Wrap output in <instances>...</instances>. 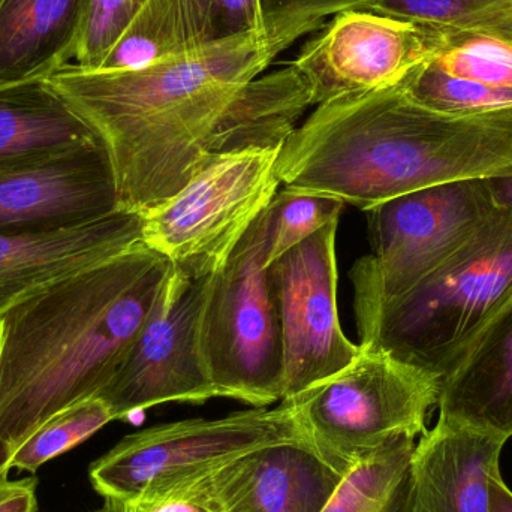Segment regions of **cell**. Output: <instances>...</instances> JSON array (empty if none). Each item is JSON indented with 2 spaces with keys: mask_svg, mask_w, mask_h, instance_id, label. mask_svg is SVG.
I'll use <instances>...</instances> for the list:
<instances>
[{
  "mask_svg": "<svg viewBox=\"0 0 512 512\" xmlns=\"http://www.w3.org/2000/svg\"><path fill=\"white\" fill-rule=\"evenodd\" d=\"M415 441L400 439L355 463L322 512H411L409 466Z\"/></svg>",
  "mask_w": 512,
  "mask_h": 512,
  "instance_id": "22",
  "label": "cell"
},
{
  "mask_svg": "<svg viewBox=\"0 0 512 512\" xmlns=\"http://www.w3.org/2000/svg\"><path fill=\"white\" fill-rule=\"evenodd\" d=\"M280 147L207 162L173 197L143 213L141 242L171 264L218 271L279 191Z\"/></svg>",
  "mask_w": 512,
  "mask_h": 512,
  "instance_id": "8",
  "label": "cell"
},
{
  "mask_svg": "<svg viewBox=\"0 0 512 512\" xmlns=\"http://www.w3.org/2000/svg\"><path fill=\"white\" fill-rule=\"evenodd\" d=\"M285 50L265 33L212 42L146 68L69 63L45 78L110 156L120 209L149 212L225 153L280 147L313 107Z\"/></svg>",
  "mask_w": 512,
  "mask_h": 512,
  "instance_id": "1",
  "label": "cell"
},
{
  "mask_svg": "<svg viewBox=\"0 0 512 512\" xmlns=\"http://www.w3.org/2000/svg\"><path fill=\"white\" fill-rule=\"evenodd\" d=\"M101 143L47 81L0 86V173L35 170Z\"/></svg>",
  "mask_w": 512,
  "mask_h": 512,
  "instance_id": "19",
  "label": "cell"
},
{
  "mask_svg": "<svg viewBox=\"0 0 512 512\" xmlns=\"http://www.w3.org/2000/svg\"><path fill=\"white\" fill-rule=\"evenodd\" d=\"M486 179L400 195L367 213L372 251L355 262V319L367 318L432 276L498 212Z\"/></svg>",
  "mask_w": 512,
  "mask_h": 512,
  "instance_id": "6",
  "label": "cell"
},
{
  "mask_svg": "<svg viewBox=\"0 0 512 512\" xmlns=\"http://www.w3.org/2000/svg\"><path fill=\"white\" fill-rule=\"evenodd\" d=\"M345 203L327 195L283 188L265 207V264L291 251L330 224L340 221Z\"/></svg>",
  "mask_w": 512,
  "mask_h": 512,
  "instance_id": "23",
  "label": "cell"
},
{
  "mask_svg": "<svg viewBox=\"0 0 512 512\" xmlns=\"http://www.w3.org/2000/svg\"><path fill=\"white\" fill-rule=\"evenodd\" d=\"M436 29L432 54L400 83L436 113L477 116L512 108V0Z\"/></svg>",
  "mask_w": 512,
  "mask_h": 512,
  "instance_id": "13",
  "label": "cell"
},
{
  "mask_svg": "<svg viewBox=\"0 0 512 512\" xmlns=\"http://www.w3.org/2000/svg\"><path fill=\"white\" fill-rule=\"evenodd\" d=\"M496 2L499 0H369L360 9L411 23L442 26Z\"/></svg>",
  "mask_w": 512,
  "mask_h": 512,
  "instance_id": "28",
  "label": "cell"
},
{
  "mask_svg": "<svg viewBox=\"0 0 512 512\" xmlns=\"http://www.w3.org/2000/svg\"><path fill=\"white\" fill-rule=\"evenodd\" d=\"M90 0H0V86L45 80L75 59Z\"/></svg>",
  "mask_w": 512,
  "mask_h": 512,
  "instance_id": "20",
  "label": "cell"
},
{
  "mask_svg": "<svg viewBox=\"0 0 512 512\" xmlns=\"http://www.w3.org/2000/svg\"><path fill=\"white\" fill-rule=\"evenodd\" d=\"M143 215L113 213L48 228L0 231V316L15 304L141 243Z\"/></svg>",
  "mask_w": 512,
  "mask_h": 512,
  "instance_id": "14",
  "label": "cell"
},
{
  "mask_svg": "<svg viewBox=\"0 0 512 512\" xmlns=\"http://www.w3.org/2000/svg\"><path fill=\"white\" fill-rule=\"evenodd\" d=\"M207 45L198 0H146L98 69L129 71Z\"/></svg>",
  "mask_w": 512,
  "mask_h": 512,
  "instance_id": "21",
  "label": "cell"
},
{
  "mask_svg": "<svg viewBox=\"0 0 512 512\" xmlns=\"http://www.w3.org/2000/svg\"><path fill=\"white\" fill-rule=\"evenodd\" d=\"M170 267L141 242L0 316V481L15 451L45 421L104 390Z\"/></svg>",
  "mask_w": 512,
  "mask_h": 512,
  "instance_id": "2",
  "label": "cell"
},
{
  "mask_svg": "<svg viewBox=\"0 0 512 512\" xmlns=\"http://www.w3.org/2000/svg\"><path fill=\"white\" fill-rule=\"evenodd\" d=\"M111 421L110 409L98 397L75 403L33 432L15 451L9 466L33 474L48 460L83 444Z\"/></svg>",
  "mask_w": 512,
  "mask_h": 512,
  "instance_id": "24",
  "label": "cell"
},
{
  "mask_svg": "<svg viewBox=\"0 0 512 512\" xmlns=\"http://www.w3.org/2000/svg\"><path fill=\"white\" fill-rule=\"evenodd\" d=\"M117 209L113 165L102 143L35 170L0 173V231L48 230Z\"/></svg>",
  "mask_w": 512,
  "mask_h": 512,
  "instance_id": "15",
  "label": "cell"
},
{
  "mask_svg": "<svg viewBox=\"0 0 512 512\" xmlns=\"http://www.w3.org/2000/svg\"><path fill=\"white\" fill-rule=\"evenodd\" d=\"M159 484L128 499H105L98 512H224L219 468Z\"/></svg>",
  "mask_w": 512,
  "mask_h": 512,
  "instance_id": "25",
  "label": "cell"
},
{
  "mask_svg": "<svg viewBox=\"0 0 512 512\" xmlns=\"http://www.w3.org/2000/svg\"><path fill=\"white\" fill-rule=\"evenodd\" d=\"M207 44L265 33L262 26L261 0H198Z\"/></svg>",
  "mask_w": 512,
  "mask_h": 512,
  "instance_id": "29",
  "label": "cell"
},
{
  "mask_svg": "<svg viewBox=\"0 0 512 512\" xmlns=\"http://www.w3.org/2000/svg\"><path fill=\"white\" fill-rule=\"evenodd\" d=\"M490 195L493 204L498 209L510 210L512 212V174L505 176L487 177Z\"/></svg>",
  "mask_w": 512,
  "mask_h": 512,
  "instance_id": "31",
  "label": "cell"
},
{
  "mask_svg": "<svg viewBox=\"0 0 512 512\" xmlns=\"http://www.w3.org/2000/svg\"><path fill=\"white\" fill-rule=\"evenodd\" d=\"M490 512H512V492L501 475L490 484Z\"/></svg>",
  "mask_w": 512,
  "mask_h": 512,
  "instance_id": "32",
  "label": "cell"
},
{
  "mask_svg": "<svg viewBox=\"0 0 512 512\" xmlns=\"http://www.w3.org/2000/svg\"><path fill=\"white\" fill-rule=\"evenodd\" d=\"M511 295L512 212L499 209L432 276L358 321V336L441 378Z\"/></svg>",
  "mask_w": 512,
  "mask_h": 512,
  "instance_id": "4",
  "label": "cell"
},
{
  "mask_svg": "<svg viewBox=\"0 0 512 512\" xmlns=\"http://www.w3.org/2000/svg\"><path fill=\"white\" fill-rule=\"evenodd\" d=\"M321 27L289 63L309 87L316 107L397 86L438 41L433 26L363 9L339 12Z\"/></svg>",
  "mask_w": 512,
  "mask_h": 512,
  "instance_id": "12",
  "label": "cell"
},
{
  "mask_svg": "<svg viewBox=\"0 0 512 512\" xmlns=\"http://www.w3.org/2000/svg\"><path fill=\"white\" fill-rule=\"evenodd\" d=\"M369 0H261L262 26L268 38L288 48L324 26L330 15L363 8Z\"/></svg>",
  "mask_w": 512,
  "mask_h": 512,
  "instance_id": "26",
  "label": "cell"
},
{
  "mask_svg": "<svg viewBox=\"0 0 512 512\" xmlns=\"http://www.w3.org/2000/svg\"><path fill=\"white\" fill-rule=\"evenodd\" d=\"M352 468L309 439L252 451L219 468L224 512H322Z\"/></svg>",
  "mask_w": 512,
  "mask_h": 512,
  "instance_id": "16",
  "label": "cell"
},
{
  "mask_svg": "<svg viewBox=\"0 0 512 512\" xmlns=\"http://www.w3.org/2000/svg\"><path fill=\"white\" fill-rule=\"evenodd\" d=\"M283 188L369 212L409 192L512 174V108L450 116L400 84L318 105L280 147Z\"/></svg>",
  "mask_w": 512,
  "mask_h": 512,
  "instance_id": "3",
  "label": "cell"
},
{
  "mask_svg": "<svg viewBox=\"0 0 512 512\" xmlns=\"http://www.w3.org/2000/svg\"><path fill=\"white\" fill-rule=\"evenodd\" d=\"M337 230L339 221L330 222L268 267L282 327L283 400L336 375L360 352L337 310Z\"/></svg>",
  "mask_w": 512,
  "mask_h": 512,
  "instance_id": "11",
  "label": "cell"
},
{
  "mask_svg": "<svg viewBox=\"0 0 512 512\" xmlns=\"http://www.w3.org/2000/svg\"><path fill=\"white\" fill-rule=\"evenodd\" d=\"M0 512H36V481H0Z\"/></svg>",
  "mask_w": 512,
  "mask_h": 512,
  "instance_id": "30",
  "label": "cell"
},
{
  "mask_svg": "<svg viewBox=\"0 0 512 512\" xmlns=\"http://www.w3.org/2000/svg\"><path fill=\"white\" fill-rule=\"evenodd\" d=\"M439 393L435 373L360 342L349 366L285 400L325 456L354 466L400 439L423 436Z\"/></svg>",
  "mask_w": 512,
  "mask_h": 512,
  "instance_id": "5",
  "label": "cell"
},
{
  "mask_svg": "<svg viewBox=\"0 0 512 512\" xmlns=\"http://www.w3.org/2000/svg\"><path fill=\"white\" fill-rule=\"evenodd\" d=\"M309 439L289 400L227 417L176 421L125 436L90 468L104 499H128L282 442Z\"/></svg>",
  "mask_w": 512,
  "mask_h": 512,
  "instance_id": "9",
  "label": "cell"
},
{
  "mask_svg": "<svg viewBox=\"0 0 512 512\" xmlns=\"http://www.w3.org/2000/svg\"><path fill=\"white\" fill-rule=\"evenodd\" d=\"M439 384V418L512 438V295L454 355Z\"/></svg>",
  "mask_w": 512,
  "mask_h": 512,
  "instance_id": "18",
  "label": "cell"
},
{
  "mask_svg": "<svg viewBox=\"0 0 512 512\" xmlns=\"http://www.w3.org/2000/svg\"><path fill=\"white\" fill-rule=\"evenodd\" d=\"M146 0H90L75 62L98 69Z\"/></svg>",
  "mask_w": 512,
  "mask_h": 512,
  "instance_id": "27",
  "label": "cell"
},
{
  "mask_svg": "<svg viewBox=\"0 0 512 512\" xmlns=\"http://www.w3.org/2000/svg\"><path fill=\"white\" fill-rule=\"evenodd\" d=\"M262 213L213 276L201 319V351L219 397L255 408L282 402L285 381Z\"/></svg>",
  "mask_w": 512,
  "mask_h": 512,
  "instance_id": "7",
  "label": "cell"
},
{
  "mask_svg": "<svg viewBox=\"0 0 512 512\" xmlns=\"http://www.w3.org/2000/svg\"><path fill=\"white\" fill-rule=\"evenodd\" d=\"M215 273L171 264L146 324L98 394L113 420L164 403L200 405L219 397L201 351V319Z\"/></svg>",
  "mask_w": 512,
  "mask_h": 512,
  "instance_id": "10",
  "label": "cell"
},
{
  "mask_svg": "<svg viewBox=\"0 0 512 512\" xmlns=\"http://www.w3.org/2000/svg\"><path fill=\"white\" fill-rule=\"evenodd\" d=\"M507 441L439 418L421 436L409 466L411 512H490Z\"/></svg>",
  "mask_w": 512,
  "mask_h": 512,
  "instance_id": "17",
  "label": "cell"
}]
</instances>
